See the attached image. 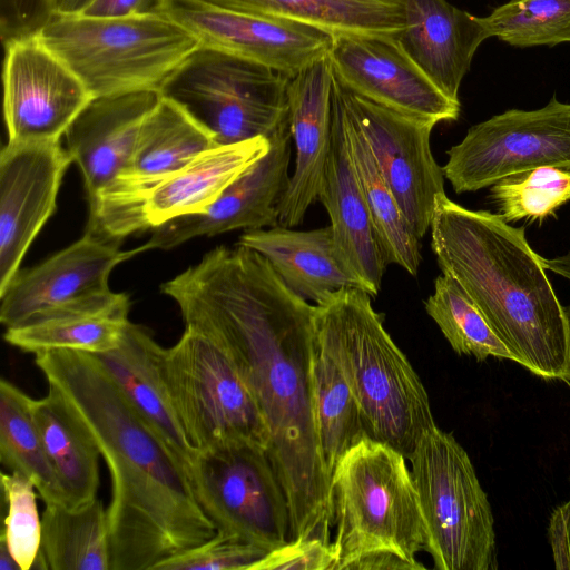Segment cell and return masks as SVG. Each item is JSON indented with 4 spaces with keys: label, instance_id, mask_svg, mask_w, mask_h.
I'll list each match as a JSON object with an SVG mask.
<instances>
[{
    "label": "cell",
    "instance_id": "cell-26",
    "mask_svg": "<svg viewBox=\"0 0 570 570\" xmlns=\"http://www.w3.org/2000/svg\"><path fill=\"white\" fill-rule=\"evenodd\" d=\"M271 141L257 137L242 142L216 145L195 157L160 184L148 197L149 227L205 210L223 191L269 149Z\"/></svg>",
    "mask_w": 570,
    "mask_h": 570
},
{
    "label": "cell",
    "instance_id": "cell-42",
    "mask_svg": "<svg viewBox=\"0 0 570 570\" xmlns=\"http://www.w3.org/2000/svg\"><path fill=\"white\" fill-rule=\"evenodd\" d=\"M425 567L417 561H410L390 551H375L364 554L348 564L344 570H419Z\"/></svg>",
    "mask_w": 570,
    "mask_h": 570
},
{
    "label": "cell",
    "instance_id": "cell-13",
    "mask_svg": "<svg viewBox=\"0 0 570 570\" xmlns=\"http://www.w3.org/2000/svg\"><path fill=\"white\" fill-rule=\"evenodd\" d=\"M3 114L9 142L59 141L94 99L38 37L3 45Z\"/></svg>",
    "mask_w": 570,
    "mask_h": 570
},
{
    "label": "cell",
    "instance_id": "cell-24",
    "mask_svg": "<svg viewBox=\"0 0 570 570\" xmlns=\"http://www.w3.org/2000/svg\"><path fill=\"white\" fill-rule=\"evenodd\" d=\"M129 296L109 293L39 312L6 328L4 341L27 353L72 350L104 354L121 343L128 324Z\"/></svg>",
    "mask_w": 570,
    "mask_h": 570
},
{
    "label": "cell",
    "instance_id": "cell-19",
    "mask_svg": "<svg viewBox=\"0 0 570 570\" xmlns=\"http://www.w3.org/2000/svg\"><path fill=\"white\" fill-rule=\"evenodd\" d=\"M317 199L325 207L341 257L375 297L386 261L351 155L341 107L332 95V139Z\"/></svg>",
    "mask_w": 570,
    "mask_h": 570
},
{
    "label": "cell",
    "instance_id": "cell-41",
    "mask_svg": "<svg viewBox=\"0 0 570 570\" xmlns=\"http://www.w3.org/2000/svg\"><path fill=\"white\" fill-rule=\"evenodd\" d=\"M160 0H91L80 12L88 17H124L156 12Z\"/></svg>",
    "mask_w": 570,
    "mask_h": 570
},
{
    "label": "cell",
    "instance_id": "cell-15",
    "mask_svg": "<svg viewBox=\"0 0 570 570\" xmlns=\"http://www.w3.org/2000/svg\"><path fill=\"white\" fill-rule=\"evenodd\" d=\"M327 57L341 83L377 105L435 124L460 115V101L436 87L396 37H334Z\"/></svg>",
    "mask_w": 570,
    "mask_h": 570
},
{
    "label": "cell",
    "instance_id": "cell-36",
    "mask_svg": "<svg viewBox=\"0 0 570 570\" xmlns=\"http://www.w3.org/2000/svg\"><path fill=\"white\" fill-rule=\"evenodd\" d=\"M1 488L6 509L1 534L21 570H30L41 549L36 488L26 476L14 472H1Z\"/></svg>",
    "mask_w": 570,
    "mask_h": 570
},
{
    "label": "cell",
    "instance_id": "cell-14",
    "mask_svg": "<svg viewBox=\"0 0 570 570\" xmlns=\"http://www.w3.org/2000/svg\"><path fill=\"white\" fill-rule=\"evenodd\" d=\"M206 46L294 77L325 58L333 37L313 27L220 8L202 0H160L157 11Z\"/></svg>",
    "mask_w": 570,
    "mask_h": 570
},
{
    "label": "cell",
    "instance_id": "cell-43",
    "mask_svg": "<svg viewBox=\"0 0 570 570\" xmlns=\"http://www.w3.org/2000/svg\"><path fill=\"white\" fill-rule=\"evenodd\" d=\"M542 262L547 271H551L570 281V250L564 255L553 258L542 257Z\"/></svg>",
    "mask_w": 570,
    "mask_h": 570
},
{
    "label": "cell",
    "instance_id": "cell-3",
    "mask_svg": "<svg viewBox=\"0 0 570 570\" xmlns=\"http://www.w3.org/2000/svg\"><path fill=\"white\" fill-rule=\"evenodd\" d=\"M431 248L442 274L468 293L487 322L532 374L570 382V335L564 307L524 227L499 214L435 197Z\"/></svg>",
    "mask_w": 570,
    "mask_h": 570
},
{
    "label": "cell",
    "instance_id": "cell-31",
    "mask_svg": "<svg viewBox=\"0 0 570 570\" xmlns=\"http://www.w3.org/2000/svg\"><path fill=\"white\" fill-rule=\"evenodd\" d=\"M31 397L13 383L0 381V461L30 480L46 504L68 508L67 495L46 454L35 423Z\"/></svg>",
    "mask_w": 570,
    "mask_h": 570
},
{
    "label": "cell",
    "instance_id": "cell-17",
    "mask_svg": "<svg viewBox=\"0 0 570 570\" xmlns=\"http://www.w3.org/2000/svg\"><path fill=\"white\" fill-rule=\"evenodd\" d=\"M289 121L271 138L268 151L235 179L205 210L170 219L153 228L141 250L169 249L198 236L235 229L278 226V205L288 184L292 154Z\"/></svg>",
    "mask_w": 570,
    "mask_h": 570
},
{
    "label": "cell",
    "instance_id": "cell-34",
    "mask_svg": "<svg viewBox=\"0 0 570 570\" xmlns=\"http://www.w3.org/2000/svg\"><path fill=\"white\" fill-rule=\"evenodd\" d=\"M480 20L490 37L514 47L570 42V0H509Z\"/></svg>",
    "mask_w": 570,
    "mask_h": 570
},
{
    "label": "cell",
    "instance_id": "cell-4",
    "mask_svg": "<svg viewBox=\"0 0 570 570\" xmlns=\"http://www.w3.org/2000/svg\"><path fill=\"white\" fill-rule=\"evenodd\" d=\"M371 298L345 287L316 304L317 340L345 377L370 436L407 459L435 422L423 383Z\"/></svg>",
    "mask_w": 570,
    "mask_h": 570
},
{
    "label": "cell",
    "instance_id": "cell-21",
    "mask_svg": "<svg viewBox=\"0 0 570 570\" xmlns=\"http://www.w3.org/2000/svg\"><path fill=\"white\" fill-rule=\"evenodd\" d=\"M159 98L156 90L94 98L68 127L67 150L82 174L88 200L126 171L140 127Z\"/></svg>",
    "mask_w": 570,
    "mask_h": 570
},
{
    "label": "cell",
    "instance_id": "cell-22",
    "mask_svg": "<svg viewBox=\"0 0 570 570\" xmlns=\"http://www.w3.org/2000/svg\"><path fill=\"white\" fill-rule=\"evenodd\" d=\"M164 351L145 327L130 322L118 347L95 355L189 479L198 451L171 401L163 371Z\"/></svg>",
    "mask_w": 570,
    "mask_h": 570
},
{
    "label": "cell",
    "instance_id": "cell-35",
    "mask_svg": "<svg viewBox=\"0 0 570 570\" xmlns=\"http://www.w3.org/2000/svg\"><path fill=\"white\" fill-rule=\"evenodd\" d=\"M491 198L507 223H541L570 200V171L538 167L511 174L491 185Z\"/></svg>",
    "mask_w": 570,
    "mask_h": 570
},
{
    "label": "cell",
    "instance_id": "cell-9",
    "mask_svg": "<svg viewBox=\"0 0 570 570\" xmlns=\"http://www.w3.org/2000/svg\"><path fill=\"white\" fill-rule=\"evenodd\" d=\"M163 371L197 451L240 442L266 448L267 431L257 402L232 358L213 341L185 327L178 342L165 348Z\"/></svg>",
    "mask_w": 570,
    "mask_h": 570
},
{
    "label": "cell",
    "instance_id": "cell-16",
    "mask_svg": "<svg viewBox=\"0 0 570 570\" xmlns=\"http://www.w3.org/2000/svg\"><path fill=\"white\" fill-rule=\"evenodd\" d=\"M72 163L59 141L7 142L0 153V295L56 209Z\"/></svg>",
    "mask_w": 570,
    "mask_h": 570
},
{
    "label": "cell",
    "instance_id": "cell-23",
    "mask_svg": "<svg viewBox=\"0 0 570 570\" xmlns=\"http://www.w3.org/2000/svg\"><path fill=\"white\" fill-rule=\"evenodd\" d=\"M405 12L397 42L444 95L459 101L473 56L490 37L480 17L446 0H405Z\"/></svg>",
    "mask_w": 570,
    "mask_h": 570
},
{
    "label": "cell",
    "instance_id": "cell-46",
    "mask_svg": "<svg viewBox=\"0 0 570 570\" xmlns=\"http://www.w3.org/2000/svg\"><path fill=\"white\" fill-rule=\"evenodd\" d=\"M564 309H566V314H567V318H568L569 335H570V304L567 307H564ZM568 385L570 386V382Z\"/></svg>",
    "mask_w": 570,
    "mask_h": 570
},
{
    "label": "cell",
    "instance_id": "cell-20",
    "mask_svg": "<svg viewBox=\"0 0 570 570\" xmlns=\"http://www.w3.org/2000/svg\"><path fill=\"white\" fill-rule=\"evenodd\" d=\"M333 80L327 56L289 80L288 114L295 168L277 208L279 226L299 225L317 199L331 148Z\"/></svg>",
    "mask_w": 570,
    "mask_h": 570
},
{
    "label": "cell",
    "instance_id": "cell-32",
    "mask_svg": "<svg viewBox=\"0 0 570 570\" xmlns=\"http://www.w3.org/2000/svg\"><path fill=\"white\" fill-rule=\"evenodd\" d=\"M313 403L320 450L332 478L341 458L371 436L345 377L320 344L313 367Z\"/></svg>",
    "mask_w": 570,
    "mask_h": 570
},
{
    "label": "cell",
    "instance_id": "cell-29",
    "mask_svg": "<svg viewBox=\"0 0 570 570\" xmlns=\"http://www.w3.org/2000/svg\"><path fill=\"white\" fill-rule=\"evenodd\" d=\"M332 95L341 107L351 155L382 254L387 264H397L414 276L422 258L421 239L385 183L363 134L346 114L333 88Z\"/></svg>",
    "mask_w": 570,
    "mask_h": 570
},
{
    "label": "cell",
    "instance_id": "cell-18",
    "mask_svg": "<svg viewBox=\"0 0 570 570\" xmlns=\"http://www.w3.org/2000/svg\"><path fill=\"white\" fill-rule=\"evenodd\" d=\"M141 252L120 250L118 244L85 233L39 265L17 273L0 295L2 325L12 327L39 312L109 293L111 271Z\"/></svg>",
    "mask_w": 570,
    "mask_h": 570
},
{
    "label": "cell",
    "instance_id": "cell-38",
    "mask_svg": "<svg viewBox=\"0 0 570 570\" xmlns=\"http://www.w3.org/2000/svg\"><path fill=\"white\" fill-rule=\"evenodd\" d=\"M332 543L321 539H298L268 551L249 570H334Z\"/></svg>",
    "mask_w": 570,
    "mask_h": 570
},
{
    "label": "cell",
    "instance_id": "cell-44",
    "mask_svg": "<svg viewBox=\"0 0 570 570\" xmlns=\"http://www.w3.org/2000/svg\"><path fill=\"white\" fill-rule=\"evenodd\" d=\"M55 14L80 13L91 0H51Z\"/></svg>",
    "mask_w": 570,
    "mask_h": 570
},
{
    "label": "cell",
    "instance_id": "cell-30",
    "mask_svg": "<svg viewBox=\"0 0 570 570\" xmlns=\"http://www.w3.org/2000/svg\"><path fill=\"white\" fill-rule=\"evenodd\" d=\"M41 551L49 570H110L107 509L100 499L70 509L46 504Z\"/></svg>",
    "mask_w": 570,
    "mask_h": 570
},
{
    "label": "cell",
    "instance_id": "cell-8",
    "mask_svg": "<svg viewBox=\"0 0 570 570\" xmlns=\"http://www.w3.org/2000/svg\"><path fill=\"white\" fill-rule=\"evenodd\" d=\"M407 460L428 532L425 551L434 567L497 569L491 504L463 446L435 424Z\"/></svg>",
    "mask_w": 570,
    "mask_h": 570
},
{
    "label": "cell",
    "instance_id": "cell-7",
    "mask_svg": "<svg viewBox=\"0 0 570 570\" xmlns=\"http://www.w3.org/2000/svg\"><path fill=\"white\" fill-rule=\"evenodd\" d=\"M292 77L229 52L199 46L165 79L160 97L179 106L216 145L269 139L289 121Z\"/></svg>",
    "mask_w": 570,
    "mask_h": 570
},
{
    "label": "cell",
    "instance_id": "cell-28",
    "mask_svg": "<svg viewBox=\"0 0 570 570\" xmlns=\"http://www.w3.org/2000/svg\"><path fill=\"white\" fill-rule=\"evenodd\" d=\"M31 413L46 454L65 490L68 508H81L97 498L100 451L58 392L48 386L41 399H31Z\"/></svg>",
    "mask_w": 570,
    "mask_h": 570
},
{
    "label": "cell",
    "instance_id": "cell-37",
    "mask_svg": "<svg viewBox=\"0 0 570 570\" xmlns=\"http://www.w3.org/2000/svg\"><path fill=\"white\" fill-rule=\"evenodd\" d=\"M267 552L217 531L207 541L157 563L153 570H249Z\"/></svg>",
    "mask_w": 570,
    "mask_h": 570
},
{
    "label": "cell",
    "instance_id": "cell-45",
    "mask_svg": "<svg viewBox=\"0 0 570 570\" xmlns=\"http://www.w3.org/2000/svg\"><path fill=\"white\" fill-rule=\"evenodd\" d=\"M0 570H21L2 534L0 535Z\"/></svg>",
    "mask_w": 570,
    "mask_h": 570
},
{
    "label": "cell",
    "instance_id": "cell-2",
    "mask_svg": "<svg viewBox=\"0 0 570 570\" xmlns=\"http://www.w3.org/2000/svg\"><path fill=\"white\" fill-rule=\"evenodd\" d=\"M35 356L109 469L110 570H153L216 534L186 472L97 355L55 350Z\"/></svg>",
    "mask_w": 570,
    "mask_h": 570
},
{
    "label": "cell",
    "instance_id": "cell-33",
    "mask_svg": "<svg viewBox=\"0 0 570 570\" xmlns=\"http://www.w3.org/2000/svg\"><path fill=\"white\" fill-rule=\"evenodd\" d=\"M424 305L426 313L459 355L473 356L479 362L488 357L514 362L511 352L452 276L441 274L435 278L434 293Z\"/></svg>",
    "mask_w": 570,
    "mask_h": 570
},
{
    "label": "cell",
    "instance_id": "cell-27",
    "mask_svg": "<svg viewBox=\"0 0 570 570\" xmlns=\"http://www.w3.org/2000/svg\"><path fill=\"white\" fill-rule=\"evenodd\" d=\"M244 13L306 24L334 37H397L405 0H202Z\"/></svg>",
    "mask_w": 570,
    "mask_h": 570
},
{
    "label": "cell",
    "instance_id": "cell-10",
    "mask_svg": "<svg viewBox=\"0 0 570 570\" xmlns=\"http://www.w3.org/2000/svg\"><path fill=\"white\" fill-rule=\"evenodd\" d=\"M189 482L218 532L267 551L291 540L288 503L265 446L240 442L198 451Z\"/></svg>",
    "mask_w": 570,
    "mask_h": 570
},
{
    "label": "cell",
    "instance_id": "cell-11",
    "mask_svg": "<svg viewBox=\"0 0 570 570\" xmlns=\"http://www.w3.org/2000/svg\"><path fill=\"white\" fill-rule=\"evenodd\" d=\"M442 167L456 194L538 167L570 171V104L556 96L535 110L510 109L472 126Z\"/></svg>",
    "mask_w": 570,
    "mask_h": 570
},
{
    "label": "cell",
    "instance_id": "cell-39",
    "mask_svg": "<svg viewBox=\"0 0 570 570\" xmlns=\"http://www.w3.org/2000/svg\"><path fill=\"white\" fill-rule=\"evenodd\" d=\"M53 16L51 0H0L2 43L37 35Z\"/></svg>",
    "mask_w": 570,
    "mask_h": 570
},
{
    "label": "cell",
    "instance_id": "cell-25",
    "mask_svg": "<svg viewBox=\"0 0 570 570\" xmlns=\"http://www.w3.org/2000/svg\"><path fill=\"white\" fill-rule=\"evenodd\" d=\"M238 245L264 256L295 294L315 305L341 288L363 289L341 257L331 225L312 230H294L279 225L250 229L240 236Z\"/></svg>",
    "mask_w": 570,
    "mask_h": 570
},
{
    "label": "cell",
    "instance_id": "cell-6",
    "mask_svg": "<svg viewBox=\"0 0 570 570\" xmlns=\"http://www.w3.org/2000/svg\"><path fill=\"white\" fill-rule=\"evenodd\" d=\"M405 459L394 448L366 438L335 465L334 570H344L353 560L375 551L417 561L415 556L425 550L426 527Z\"/></svg>",
    "mask_w": 570,
    "mask_h": 570
},
{
    "label": "cell",
    "instance_id": "cell-12",
    "mask_svg": "<svg viewBox=\"0 0 570 570\" xmlns=\"http://www.w3.org/2000/svg\"><path fill=\"white\" fill-rule=\"evenodd\" d=\"M333 90L367 141L410 226L422 239L430 229L435 197L444 193L443 168L435 161L430 145L436 124L365 99L335 76Z\"/></svg>",
    "mask_w": 570,
    "mask_h": 570
},
{
    "label": "cell",
    "instance_id": "cell-1",
    "mask_svg": "<svg viewBox=\"0 0 570 570\" xmlns=\"http://www.w3.org/2000/svg\"><path fill=\"white\" fill-rule=\"evenodd\" d=\"M160 288L177 303L186 327L224 350L249 386L288 503L291 540L330 543L332 478L313 403L316 305L295 294L264 256L242 245L214 248Z\"/></svg>",
    "mask_w": 570,
    "mask_h": 570
},
{
    "label": "cell",
    "instance_id": "cell-5",
    "mask_svg": "<svg viewBox=\"0 0 570 570\" xmlns=\"http://www.w3.org/2000/svg\"><path fill=\"white\" fill-rule=\"evenodd\" d=\"M37 35L92 98L158 91L173 70L200 46L191 32L159 12L55 14Z\"/></svg>",
    "mask_w": 570,
    "mask_h": 570
},
{
    "label": "cell",
    "instance_id": "cell-40",
    "mask_svg": "<svg viewBox=\"0 0 570 570\" xmlns=\"http://www.w3.org/2000/svg\"><path fill=\"white\" fill-rule=\"evenodd\" d=\"M548 538L556 569L570 570V499L553 510Z\"/></svg>",
    "mask_w": 570,
    "mask_h": 570
}]
</instances>
